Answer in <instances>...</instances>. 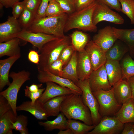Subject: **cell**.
<instances>
[{
    "label": "cell",
    "mask_w": 134,
    "mask_h": 134,
    "mask_svg": "<svg viewBox=\"0 0 134 134\" xmlns=\"http://www.w3.org/2000/svg\"><path fill=\"white\" fill-rule=\"evenodd\" d=\"M58 134H73L71 129L68 128L64 130H59Z\"/></svg>",
    "instance_id": "obj_52"
},
{
    "label": "cell",
    "mask_w": 134,
    "mask_h": 134,
    "mask_svg": "<svg viewBox=\"0 0 134 134\" xmlns=\"http://www.w3.org/2000/svg\"><path fill=\"white\" fill-rule=\"evenodd\" d=\"M11 110H12V108L8 100L4 97L0 95V117Z\"/></svg>",
    "instance_id": "obj_44"
},
{
    "label": "cell",
    "mask_w": 134,
    "mask_h": 134,
    "mask_svg": "<svg viewBox=\"0 0 134 134\" xmlns=\"http://www.w3.org/2000/svg\"><path fill=\"white\" fill-rule=\"evenodd\" d=\"M16 110L17 111L28 112L39 120H47L48 117L44 108L43 104L38 99L34 104H32L31 101H24L17 106Z\"/></svg>",
    "instance_id": "obj_18"
},
{
    "label": "cell",
    "mask_w": 134,
    "mask_h": 134,
    "mask_svg": "<svg viewBox=\"0 0 134 134\" xmlns=\"http://www.w3.org/2000/svg\"><path fill=\"white\" fill-rule=\"evenodd\" d=\"M35 17V14L25 7L18 19L22 29L27 30L34 21Z\"/></svg>",
    "instance_id": "obj_33"
},
{
    "label": "cell",
    "mask_w": 134,
    "mask_h": 134,
    "mask_svg": "<svg viewBox=\"0 0 134 134\" xmlns=\"http://www.w3.org/2000/svg\"><path fill=\"white\" fill-rule=\"evenodd\" d=\"M65 13L70 14L76 11L74 0H55Z\"/></svg>",
    "instance_id": "obj_37"
},
{
    "label": "cell",
    "mask_w": 134,
    "mask_h": 134,
    "mask_svg": "<svg viewBox=\"0 0 134 134\" xmlns=\"http://www.w3.org/2000/svg\"><path fill=\"white\" fill-rule=\"evenodd\" d=\"M114 94L118 102L122 105L132 98L131 89L126 79H123L113 86Z\"/></svg>",
    "instance_id": "obj_21"
},
{
    "label": "cell",
    "mask_w": 134,
    "mask_h": 134,
    "mask_svg": "<svg viewBox=\"0 0 134 134\" xmlns=\"http://www.w3.org/2000/svg\"><path fill=\"white\" fill-rule=\"evenodd\" d=\"M104 65L109 82L113 86L122 79L120 63L118 61L107 60Z\"/></svg>",
    "instance_id": "obj_20"
},
{
    "label": "cell",
    "mask_w": 134,
    "mask_h": 134,
    "mask_svg": "<svg viewBox=\"0 0 134 134\" xmlns=\"http://www.w3.org/2000/svg\"><path fill=\"white\" fill-rule=\"evenodd\" d=\"M68 16L67 14L65 13L59 16H46L35 19L27 30L62 37L65 35L64 28Z\"/></svg>",
    "instance_id": "obj_2"
},
{
    "label": "cell",
    "mask_w": 134,
    "mask_h": 134,
    "mask_svg": "<svg viewBox=\"0 0 134 134\" xmlns=\"http://www.w3.org/2000/svg\"><path fill=\"white\" fill-rule=\"evenodd\" d=\"M76 51L71 44L67 45L61 52L59 58L61 60L65 66L68 63L72 55Z\"/></svg>",
    "instance_id": "obj_38"
},
{
    "label": "cell",
    "mask_w": 134,
    "mask_h": 134,
    "mask_svg": "<svg viewBox=\"0 0 134 134\" xmlns=\"http://www.w3.org/2000/svg\"><path fill=\"white\" fill-rule=\"evenodd\" d=\"M70 44V37L65 35L45 44L40 51V61L37 65L38 71L46 70L50 65L58 58L64 48Z\"/></svg>",
    "instance_id": "obj_3"
},
{
    "label": "cell",
    "mask_w": 134,
    "mask_h": 134,
    "mask_svg": "<svg viewBox=\"0 0 134 134\" xmlns=\"http://www.w3.org/2000/svg\"><path fill=\"white\" fill-rule=\"evenodd\" d=\"M128 51L129 49L127 45L118 39L105 53L107 60L119 61Z\"/></svg>",
    "instance_id": "obj_22"
},
{
    "label": "cell",
    "mask_w": 134,
    "mask_h": 134,
    "mask_svg": "<svg viewBox=\"0 0 134 134\" xmlns=\"http://www.w3.org/2000/svg\"><path fill=\"white\" fill-rule=\"evenodd\" d=\"M45 89V88L39 89L37 92H32L29 90L28 86H27L26 88L24 89L25 96L30 98L31 100L32 104H34L35 101L41 96Z\"/></svg>",
    "instance_id": "obj_40"
},
{
    "label": "cell",
    "mask_w": 134,
    "mask_h": 134,
    "mask_svg": "<svg viewBox=\"0 0 134 134\" xmlns=\"http://www.w3.org/2000/svg\"><path fill=\"white\" fill-rule=\"evenodd\" d=\"M96 0H74L76 11L79 10L89 6Z\"/></svg>",
    "instance_id": "obj_46"
},
{
    "label": "cell",
    "mask_w": 134,
    "mask_h": 134,
    "mask_svg": "<svg viewBox=\"0 0 134 134\" xmlns=\"http://www.w3.org/2000/svg\"><path fill=\"white\" fill-rule=\"evenodd\" d=\"M42 83L39 84H33L30 86H28V87L30 91L32 92H36L38 91L40 89L39 88L42 86Z\"/></svg>",
    "instance_id": "obj_51"
},
{
    "label": "cell",
    "mask_w": 134,
    "mask_h": 134,
    "mask_svg": "<svg viewBox=\"0 0 134 134\" xmlns=\"http://www.w3.org/2000/svg\"><path fill=\"white\" fill-rule=\"evenodd\" d=\"M75 84L82 92V98L84 103L90 111L93 125H97L102 117L99 113L98 102L92 91L89 79L82 80H79Z\"/></svg>",
    "instance_id": "obj_7"
},
{
    "label": "cell",
    "mask_w": 134,
    "mask_h": 134,
    "mask_svg": "<svg viewBox=\"0 0 134 134\" xmlns=\"http://www.w3.org/2000/svg\"><path fill=\"white\" fill-rule=\"evenodd\" d=\"M126 79L131 89L132 98L134 99V76L131 77Z\"/></svg>",
    "instance_id": "obj_50"
},
{
    "label": "cell",
    "mask_w": 134,
    "mask_h": 134,
    "mask_svg": "<svg viewBox=\"0 0 134 134\" xmlns=\"http://www.w3.org/2000/svg\"><path fill=\"white\" fill-rule=\"evenodd\" d=\"M41 0H24L25 7L36 15Z\"/></svg>",
    "instance_id": "obj_41"
},
{
    "label": "cell",
    "mask_w": 134,
    "mask_h": 134,
    "mask_svg": "<svg viewBox=\"0 0 134 134\" xmlns=\"http://www.w3.org/2000/svg\"><path fill=\"white\" fill-rule=\"evenodd\" d=\"M71 44L77 52L82 51L89 41V35L82 31L73 32L70 36Z\"/></svg>",
    "instance_id": "obj_30"
},
{
    "label": "cell",
    "mask_w": 134,
    "mask_h": 134,
    "mask_svg": "<svg viewBox=\"0 0 134 134\" xmlns=\"http://www.w3.org/2000/svg\"><path fill=\"white\" fill-rule=\"evenodd\" d=\"M37 78L41 83L52 82L63 87L71 90L75 94L81 96L82 92L80 89L71 80L54 74L47 71H38Z\"/></svg>",
    "instance_id": "obj_10"
},
{
    "label": "cell",
    "mask_w": 134,
    "mask_h": 134,
    "mask_svg": "<svg viewBox=\"0 0 134 134\" xmlns=\"http://www.w3.org/2000/svg\"><path fill=\"white\" fill-rule=\"evenodd\" d=\"M97 2L93 15V23L96 26L98 23L103 21L117 25L124 23L123 18L119 14L112 10L104 3Z\"/></svg>",
    "instance_id": "obj_9"
},
{
    "label": "cell",
    "mask_w": 134,
    "mask_h": 134,
    "mask_svg": "<svg viewBox=\"0 0 134 134\" xmlns=\"http://www.w3.org/2000/svg\"><path fill=\"white\" fill-rule=\"evenodd\" d=\"M28 58L29 61L37 65L40 61L39 55L38 52L34 50H31L28 54Z\"/></svg>",
    "instance_id": "obj_47"
},
{
    "label": "cell",
    "mask_w": 134,
    "mask_h": 134,
    "mask_svg": "<svg viewBox=\"0 0 134 134\" xmlns=\"http://www.w3.org/2000/svg\"><path fill=\"white\" fill-rule=\"evenodd\" d=\"M50 0H41L34 20L46 16V11Z\"/></svg>",
    "instance_id": "obj_42"
},
{
    "label": "cell",
    "mask_w": 134,
    "mask_h": 134,
    "mask_svg": "<svg viewBox=\"0 0 134 134\" xmlns=\"http://www.w3.org/2000/svg\"><path fill=\"white\" fill-rule=\"evenodd\" d=\"M62 113H60L53 120L43 122L39 121L38 124L47 131H51L55 129L63 130L68 128L67 120Z\"/></svg>",
    "instance_id": "obj_27"
},
{
    "label": "cell",
    "mask_w": 134,
    "mask_h": 134,
    "mask_svg": "<svg viewBox=\"0 0 134 134\" xmlns=\"http://www.w3.org/2000/svg\"><path fill=\"white\" fill-rule=\"evenodd\" d=\"M118 39L113 27L108 26L99 30L92 40L105 52Z\"/></svg>",
    "instance_id": "obj_13"
},
{
    "label": "cell",
    "mask_w": 134,
    "mask_h": 134,
    "mask_svg": "<svg viewBox=\"0 0 134 134\" xmlns=\"http://www.w3.org/2000/svg\"><path fill=\"white\" fill-rule=\"evenodd\" d=\"M68 128L72 131L73 134H85L93 130L96 125H89L85 123L72 119L67 120Z\"/></svg>",
    "instance_id": "obj_32"
},
{
    "label": "cell",
    "mask_w": 134,
    "mask_h": 134,
    "mask_svg": "<svg viewBox=\"0 0 134 134\" xmlns=\"http://www.w3.org/2000/svg\"><path fill=\"white\" fill-rule=\"evenodd\" d=\"M12 8V16L18 19L23 11L25 6L23 1H19L15 3Z\"/></svg>",
    "instance_id": "obj_43"
},
{
    "label": "cell",
    "mask_w": 134,
    "mask_h": 134,
    "mask_svg": "<svg viewBox=\"0 0 134 134\" xmlns=\"http://www.w3.org/2000/svg\"><path fill=\"white\" fill-rule=\"evenodd\" d=\"M31 73L23 70L17 72H12L9 74L12 81L5 90L1 91L0 95L5 97L11 106L15 115L17 116L16 104L18 92L23 84L30 79Z\"/></svg>",
    "instance_id": "obj_5"
},
{
    "label": "cell",
    "mask_w": 134,
    "mask_h": 134,
    "mask_svg": "<svg viewBox=\"0 0 134 134\" xmlns=\"http://www.w3.org/2000/svg\"><path fill=\"white\" fill-rule=\"evenodd\" d=\"M85 49L89 55L93 70L105 64L107 60L105 52L92 40L89 41Z\"/></svg>",
    "instance_id": "obj_15"
},
{
    "label": "cell",
    "mask_w": 134,
    "mask_h": 134,
    "mask_svg": "<svg viewBox=\"0 0 134 134\" xmlns=\"http://www.w3.org/2000/svg\"><path fill=\"white\" fill-rule=\"evenodd\" d=\"M119 12H121V6L119 0H96Z\"/></svg>",
    "instance_id": "obj_45"
},
{
    "label": "cell",
    "mask_w": 134,
    "mask_h": 134,
    "mask_svg": "<svg viewBox=\"0 0 134 134\" xmlns=\"http://www.w3.org/2000/svg\"><path fill=\"white\" fill-rule=\"evenodd\" d=\"M93 93L98 102L99 113L102 117L114 116L121 107L115 98L113 87L107 91L100 90Z\"/></svg>",
    "instance_id": "obj_6"
},
{
    "label": "cell",
    "mask_w": 134,
    "mask_h": 134,
    "mask_svg": "<svg viewBox=\"0 0 134 134\" xmlns=\"http://www.w3.org/2000/svg\"><path fill=\"white\" fill-rule=\"evenodd\" d=\"M115 116L123 124L134 123V99L131 98L123 103Z\"/></svg>",
    "instance_id": "obj_23"
},
{
    "label": "cell",
    "mask_w": 134,
    "mask_h": 134,
    "mask_svg": "<svg viewBox=\"0 0 134 134\" xmlns=\"http://www.w3.org/2000/svg\"><path fill=\"white\" fill-rule=\"evenodd\" d=\"M89 80L92 92L100 90L107 91L112 87L109 81L104 65L93 70Z\"/></svg>",
    "instance_id": "obj_12"
},
{
    "label": "cell",
    "mask_w": 134,
    "mask_h": 134,
    "mask_svg": "<svg viewBox=\"0 0 134 134\" xmlns=\"http://www.w3.org/2000/svg\"><path fill=\"white\" fill-rule=\"evenodd\" d=\"M123 79H127L134 76V60L130 55L126 54L120 63Z\"/></svg>",
    "instance_id": "obj_31"
},
{
    "label": "cell",
    "mask_w": 134,
    "mask_h": 134,
    "mask_svg": "<svg viewBox=\"0 0 134 134\" xmlns=\"http://www.w3.org/2000/svg\"><path fill=\"white\" fill-rule=\"evenodd\" d=\"M77 51L73 53L69 62L63 68L60 76L71 80L75 83L79 80L77 72Z\"/></svg>",
    "instance_id": "obj_26"
},
{
    "label": "cell",
    "mask_w": 134,
    "mask_h": 134,
    "mask_svg": "<svg viewBox=\"0 0 134 134\" xmlns=\"http://www.w3.org/2000/svg\"><path fill=\"white\" fill-rule=\"evenodd\" d=\"M21 56L17 55L0 60V91L10 84L9 81V71L13 65Z\"/></svg>",
    "instance_id": "obj_19"
},
{
    "label": "cell",
    "mask_w": 134,
    "mask_h": 134,
    "mask_svg": "<svg viewBox=\"0 0 134 134\" xmlns=\"http://www.w3.org/2000/svg\"><path fill=\"white\" fill-rule=\"evenodd\" d=\"M112 27L118 39L122 41L128 47L130 55L132 57L134 53V28L122 29Z\"/></svg>",
    "instance_id": "obj_25"
},
{
    "label": "cell",
    "mask_w": 134,
    "mask_h": 134,
    "mask_svg": "<svg viewBox=\"0 0 134 134\" xmlns=\"http://www.w3.org/2000/svg\"><path fill=\"white\" fill-rule=\"evenodd\" d=\"M60 112L68 119L79 120L88 125H93L90 111L80 95L74 93L67 95L62 103Z\"/></svg>",
    "instance_id": "obj_1"
},
{
    "label": "cell",
    "mask_w": 134,
    "mask_h": 134,
    "mask_svg": "<svg viewBox=\"0 0 134 134\" xmlns=\"http://www.w3.org/2000/svg\"><path fill=\"white\" fill-rule=\"evenodd\" d=\"M121 12L130 19L132 24H134V0H119Z\"/></svg>",
    "instance_id": "obj_34"
},
{
    "label": "cell",
    "mask_w": 134,
    "mask_h": 134,
    "mask_svg": "<svg viewBox=\"0 0 134 134\" xmlns=\"http://www.w3.org/2000/svg\"><path fill=\"white\" fill-rule=\"evenodd\" d=\"M17 116L11 110L0 117V134H13L12 122L16 121Z\"/></svg>",
    "instance_id": "obj_29"
},
{
    "label": "cell",
    "mask_w": 134,
    "mask_h": 134,
    "mask_svg": "<svg viewBox=\"0 0 134 134\" xmlns=\"http://www.w3.org/2000/svg\"><path fill=\"white\" fill-rule=\"evenodd\" d=\"M20 0H0V6L6 8L12 7L16 3Z\"/></svg>",
    "instance_id": "obj_49"
},
{
    "label": "cell",
    "mask_w": 134,
    "mask_h": 134,
    "mask_svg": "<svg viewBox=\"0 0 134 134\" xmlns=\"http://www.w3.org/2000/svg\"><path fill=\"white\" fill-rule=\"evenodd\" d=\"M22 30L18 19L8 16L6 21L0 24V42L17 37Z\"/></svg>",
    "instance_id": "obj_14"
},
{
    "label": "cell",
    "mask_w": 134,
    "mask_h": 134,
    "mask_svg": "<svg viewBox=\"0 0 134 134\" xmlns=\"http://www.w3.org/2000/svg\"><path fill=\"white\" fill-rule=\"evenodd\" d=\"M65 13L55 0H50L46 11V16H59Z\"/></svg>",
    "instance_id": "obj_36"
},
{
    "label": "cell",
    "mask_w": 134,
    "mask_h": 134,
    "mask_svg": "<svg viewBox=\"0 0 134 134\" xmlns=\"http://www.w3.org/2000/svg\"><path fill=\"white\" fill-rule=\"evenodd\" d=\"M97 3L96 1L85 8L69 14L65 27L64 32L75 29L96 32L97 27L93 23V15Z\"/></svg>",
    "instance_id": "obj_4"
},
{
    "label": "cell",
    "mask_w": 134,
    "mask_h": 134,
    "mask_svg": "<svg viewBox=\"0 0 134 134\" xmlns=\"http://www.w3.org/2000/svg\"><path fill=\"white\" fill-rule=\"evenodd\" d=\"M77 72L79 80L89 79L93 70L89 55L85 49L77 52Z\"/></svg>",
    "instance_id": "obj_16"
},
{
    "label": "cell",
    "mask_w": 134,
    "mask_h": 134,
    "mask_svg": "<svg viewBox=\"0 0 134 134\" xmlns=\"http://www.w3.org/2000/svg\"><path fill=\"white\" fill-rule=\"evenodd\" d=\"M16 37L29 42L37 48L39 51L46 43L58 38L53 35L33 32L25 30H22Z\"/></svg>",
    "instance_id": "obj_11"
},
{
    "label": "cell",
    "mask_w": 134,
    "mask_h": 134,
    "mask_svg": "<svg viewBox=\"0 0 134 134\" xmlns=\"http://www.w3.org/2000/svg\"><path fill=\"white\" fill-rule=\"evenodd\" d=\"M132 57H133V59L134 60V53L133 54V55Z\"/></svg>",
    "instance_id": "obj_53"
},
{
    "label": "cell",
    "mask_w": 134,
    "mask_h": 134,
    "mask_svg": "<svg viewBox=\"0 0 134 134\" xmlns=\"http://www.w3.org/2000/svg\"><path fill=\"white\" fill-rule=\"evenodd\" d=\"M124 124L115 116H104L94 129L87 134H119L123 129Z\"/></svg>",
    "instance_id": "obj_8"
},
{
    "label": "cell",
    "mask_w": 134,
    "mask_h": 134,
    "mask_svg": "<svg viewBox=\"0 0 134 134\" xmlns=\"http://www.w3.org/2000/svg\"><path fill=\"white\" fill-rule=\"evenodd\" d=\"M67 95H63L52 98L43 104L44 108L48 117L57 116L60 112L62 103Z\"/></svg>",
    "instance_id": "obj_28"
},
{
    "label": "cell",
    "mask_w": 134,
    "mask_h": 134,
    "mask_svg": "<svg viewBox=\"0 0 134 134\" xmlns=\"http://www.w3.org/2000/svg\"><path fill=\"white\" fill-rule=\"evenodd\" d=\"M121 134H134V123L128 122L124 124Z\"/></svg>",
    "instance_id": "obj_48"
},
{
    "label": "cell",
    "mask_w": 134,
    "mask_h": 134,
    "mask_svg": "<svg viewBox=\"0 0 134 134\" xmlns=\"http://www.w3.org/2000/svg\"><path fill=\"white\" fill-rule=\"evenodd\" d=\"M20 39L15 37L5 42H0V57L21 55L19 45Z\"/></svg>",
    "instance_id": "obj_24"
},
{
    "label": "cell",
    "mask_w": 134,
    "mask_h": 134,
    "mask_svg": "<svg viewBox=\"0 0 134 134\" xmlns=\"http://www.w3.org/2000/svg\"><path fill=\"white\" fill-rule=\"evenodd\" d=\"M64 64L59 58L54 62L46 70L55 74L61 76L63 72Z\"/></svg>",
    "instance_id": "obj_39"
},
{
    "label": "cell",
    "mask_w": 134,
    "mask_h": 134,
    "mask_svg": "<svg viewBox=\"0 0 134 134\" xmlns=\"http://www.w3.org/2000/svg\"><path fill=\"white\" fill-rule=\"evenodd\" d=\"M28 123L27 116L23 115L17 116L16 121L12 122L13 129L19 131L21 134H29L27 127Z\"/></svg>",
    "instance_id": "obj_35"
},
{
    "label": "cell",
    "mask_w": 134,
    "mask_h": 134,
    "mask_svg": "<svg viewBox=\"0 0 134 134\" xmlns=\"http://www.w3.org/2000/svg\"><path fill=\"white\" fill-rule=\"evenodd\" d=\"M46 87L41 96L38 100L43 104L49 100L63 95L75 94L70 89L63 87L52 82L46 83Z\"/></svg>",
    "instance_id": "obj_17"
}]
</instances>
